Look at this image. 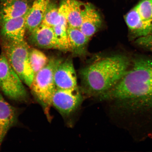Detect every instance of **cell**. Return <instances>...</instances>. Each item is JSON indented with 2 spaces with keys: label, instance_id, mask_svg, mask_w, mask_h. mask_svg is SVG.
<instances>
[{
  "label": "cell",
  "instance_id": "cell-1",
  "mask_svg": "<svg viewBox=\"0 0 152 152\" xmlns=\"http://www.w3.org/2000/svg\"><path fill=\"white\" fill-rule=\"evenodd\" d=\"M115 102L121 121L129 126L152 129V60L134 61L122 78L99 96Z\"/></svg>",
  "mask_w": 152,
  "mask_h": 152
},
{
  "label": "cell",
  "instance_id": "cell-2",
  "mask_svg": "<svg viewBox=\"0 0 152 152\" xmlns=\"http://www.w3.org/2000/svg\"><path fill=\"white\" fill-rule=\"evenodd\" d=\"M130 62L124 56L106 57L93 63L80 72L82 92L99 97L113 88L128 70Z\"/></svg>",
  "mask_w": 152,
  "mask_h": 152
},
{
  "label": "cell",
  "instance_id": "cell-3",
  "mask_svg": "<svg viewBox=\"0 0 152 152\" xmlns=\"http://www.w3.org/2000/svg\"><path fill=\"white\" fill-rule=\"evenodd\" d=\"M61 61L54 58L49 59L46 65L35 74L30 87L48 118L53 96L57 89L54 79V70Z\"/></svg>",
  "mask_w": 152,
  "mask_h": 152
},
{
  "label": "cell",
  "instance_id": "cell-4",
  "mask_svg": "<svg viewBox=\"0 0 152 152\" xmlns=\"http://www.w3.org/2000/svg\"><path fill=\"white\" fill-rule=\"evenodd\" d=\"M3 53L23 82L29 87L33 80L34 72L30 65V48L25 40L15 42L1 39Z\"/></svg>",
  "mask_w": 152,
  "mask_h": 152
},
{
  "label": "cell",
  "instance_id": "cell-5",
  "mask_svg": "<svg viewBox=\"0 0 152 152\" xmlns=\"http://www.w3.org/2000/svg\"><path fill=\"white\" fill-rule=\"evenodd\" d=\"M0 92L16 101L28 100V93L22 81L3 52L0 55Z\"/></svg>",
  "mask_w": 152,
  "mask_h": 152
},
{
  "label": "cell",
  "instance_id": "cell-6",
  "mask_svg": "<svg viewBox=\"0 0 152 152\" xmlns=\"http://www.w3.org/2000/svg\"><path fill=\"white\" fill-rule=\"evenodd\" d=\"M124 19L133 37L152 35V0H140L125 15Z\"/></svg>",
  "mask_w": 152,
  "mask_h": 152
},
{
  "label": "cell",
  "instance_id": "cell-7",
  "mask_svg": "<svg viewBox=\"0 0 152 152\" xmlns=\"http://www.w3.org/2000/svg\"><path fill=\"white\" fill-rule=\"evenodd\" d=\"M78 86L68 89L57 88L53 96L52 105L63 115L68 116L81 105L83 96Z\"/></svg>",
  "mask_w": 152,
  "mask_h": 152
},
{
  "label": "cell",
  "instance_id": "cell-8",
  "mask_svg": "<svg viewBox=\"0 0 152 152\" xmlns=\"http://www.w3.org/2000/svg\"><path fill=\"white\" fill-rule=\"evenodd\" d=\"M28 40L31 44L41 48L63 51L53 28L42 24L30 34Z\"/></svg>",
  "mask_w": 152,
  "mask_h": 152
},
{
  "label": "cell",
  "instance_id": "cell-9",
  "mask_svg": "<svg viewBox=\"0 0 152 152\" xmlns=\"http://www.w3.org/2000/svg\"><path fill=\"white\" fill-rule=\"evenodd\" d=\"M54 79L57 88L68 89L77 86V75L71 60L60 61L55 68Z\"/></svg>",
  "mask_w": 152,
  "mask_h": 152
},
{
  "label": "cell",
  "instance_id": "cell-10",
  "mask_svg": "<svg viewBox=\"0 0 152 152\" xmlns=\"http://www.w3.org/2000/svg\"><path fill=\"white\" fill-rule=\"evenodd\" d=\"M31 6L28 0H0V24L25 16Z\"/></svg>",
  "mask_w": 152,
  "mask_h": 152
},
{
  "label": "cell",
  "instance_id": "cell-11",
  "mask_svg": "<svg viewBox=\"0 0 152 152\" xmlns=\"http://www.w3.org/2000/svg\"><path fill=\"white\" fill-rule=\"evenodd\" d=\"M26 15L11 19L0 24L2 39L15 42L25 40L26 31Z\"/></svg>",
  "mask_w": 152,
  "mask_h": 152
},
{
  "label": "cell",
  "instance_id": "cell-12",
  "mask_svg": "<svg viewBox=\"0 0 152 152\" xmlns=\"http://www.w3.org/2000/svg\"><path fill=\"white\" fill-rule=\"evenodd\" d=\"M102 24L101 17L96 7L91 3L85 2L79 27L81 31L90 39L98 31Z\"/></svg>",
  "mask_w": 152,
  "mask_h": 152
},
{
  "label": "cell",
  "instance_id": "cell-13",
  "mask_svg": "<svg viewBox=\"0 0 152 152\" xmlns=\"http://www.w3.org/2000/svg\"><path fill=\"white\" fill-rule=\"evenodd\" d=\"M18 111L4 98L0 92V147L10 129L18 121Z\"/></svg>",
  "mask_w": 152,
  "mask_h": 152
},
{
  "label": "cell",
  "instance_id": "cell-14",
  "mask_svg": "<svg viewBox=\"0 0 152 152\" xmlns=\"http://www.w3.org/2000/svg\"><path fill=\"white\" fill-rule=\"evenodd\" d=\"M50 0H35L26 15V30L29 34L42 23Z\"/></svg>",
  "mask_w": 152,
  "mask_h": 152
},
{
  "label": "cell",
  "instance_id": "cell-15",
  "mask_svg": "<svg viewBox=\"0 0 152 152\" xmlns=\"http://www.w3.org/2000/svg\"><path fill=\"white\" fill-rule=\"evenodd\" d=\"M67 37L69 51L76 54H83L90 39L79 28L69 26L67 28Z\"/></svg>",
  "mask_w": 152,
  "mask_h": 152
},
{
  "label": "cell",
  "instance_id": "cell-16",
  "mask_svg": "<svg viewBox=\"0 0 152 152\" xmlns=\"http://www.w3.org/2000/svg\"><path fill=\"white\" fill-rule=\"evenodd\" d=\"M59 16L53 28L58 43L63 51H69L67 37L68 25L63 12L59 5Z\"/></svg>",
  "mask_w": 152,
  "mask_h": 152
},
{
  "label": "cell",
  "instance_id": "cell-17",
  "mask_svg": "<svg viewBox=\"0 0 152 152\" xmlns=\"http://www.w3.org/2000/svg\"><path fill=\"white\" fill-rule=\"evenodd\" d=\"M29 58L35 75L46 65L49 60L44 53L39 49L34 48L30 49Z\"/></svg>",
  "mask_w": 152,
  "mask_h": 152
},
{
  "label": "cell",
  "instance_id": "cell-18",
  "mask_svg": "<svg viewBox=\"0 0 152 152\" xmlns=\"http://www.w3.org/2000/svg\"><path fill=\"white\" fill-rule=\"evenodd\" d=\"M59 16V5L53 0H50L42 24L53 27L58 21Z\"/></svg>",
  "mask_w": 152,
  "mask_h": 152
},
{
  "label": "cell",
  "instance_id": "cell-19",
  "mask_svg": "<svg viewBox=\"0 0 152 152\" xmlns=\"http://www.w3.org/2000/svg\"><path fill=\"white\" fill-rule=\"evenodd\" d=\"M136 43L152 52V35L138 38Z\"/></svg>",
  "mask_w": 152,
  "mask_h": 152
}]
</instances>
